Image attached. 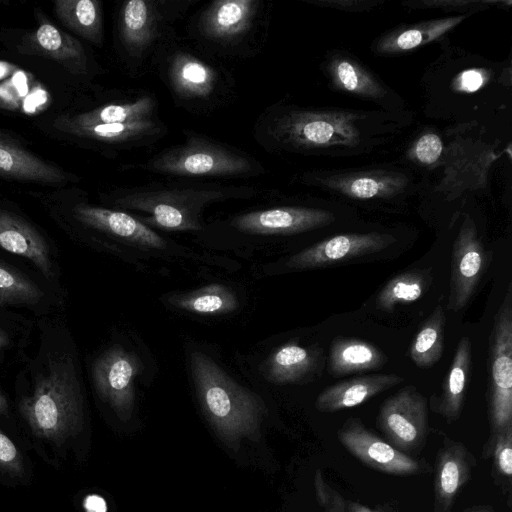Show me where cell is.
<instances>
[{
  "label": "cell",
  "mask_w": 512,
  "mask_h": 512,
  "mask_svg": "<svg viewBox=\"0 0 512 512\" xmlns=\"http://www.w3.org/2000/svg\"><path fill=\"white\" fill-rule=\"evenodd\" d=\"M161 4L152 0H129L123 4L120 37L131 57L143 56L159 38L167 16L171 15Z\"/></svg>",
  "instance_id": "17"
},
{
  "label": "cell",
  "mask_w": 512,
  "mask_h": 512,
  "mask_svg": "<svg viewBox=\"0 0 512 512\" xmlns=\"http://www.w3.org/2000/svg\"><path fill=\"white\" fill-rule=\"evenodd\" d=\"M429 286L428 275L422 271L405 272L392 278L377 297L380 309L391 312L397 304L417 301Z\"/></svg>",
  "instance_id": "35"
},
{
  "label": "cell",
  "mask_w": 512,
  "mask_h": 512,
  "mask_svg": "<svg viewBox=\"0 0 512 512\" xmlns=\"http://www.w3.org/2000/svg\"><path fill=\"white\" fill-rule=\"evenodd\" d=\"M476 464L475 456L462 442L444 437L435 459L433 512L451 511Z\"/></svg>",
  "instance_id": "16"
},
{
  "label": "cell",
  "mask_w": 512,
  "mask_h": 512,
  "mask_svg": "<svg viewBox=\"0 0 512 512\" xmlns=\"http://www.w3.org/2000/svg\"><path fill=\"white\" fill-rule=\"evenodd\" d=\"M319 348L303 347L289 342L278 348L266 364V378L277 384L297 383L311 378L320 368Z\"/></svg>",
  "instance_id": "26"
},
{
  "label": "cell",
  "mask_w": 512,
  "mask_h": 512,
  "mask_svg": "<svg viewBox=\"0 0 512 512\" xmlns=\"http://www.w3.org/2000/svg\"><path fill=\"white\" fill-rule=\"evenodd\" d=\"M337 438L355 458L381 473L409 476L431 470L426 460L398 450L369 430L359 418H348L338 429Z\"/></svg>",
  "instance_id": "10"
},
{
  "label": "cell",
  "mask_w": 512,
  "mask_h": 512,
  "mask_svg": "<svg viewBox=\"0 0 512 512\" xmlns=\"http://www.w3.org/2000/svg\"><path fill=\"white\" fill-rule=\"evenodd\" d=\"M79 137L90 138L110 144H140L149 138H156L164 131L156 119L133 123H111L90 126H73L59 129Z\"/></svg>",
  "instance_id": "29"
},
{
  "label": "cell",
  "mask_w": 512,
  "mask_h": 512,
  "mask_svg": "<svg viewBox=\"0 0 512 512\" xmlns=\"http://www.w3.org/2000/svg\"><path fill=\"white\" fill-rule=\"evenodd\" d=\"M505 4L511 5V1L501 0H420V1H406L402 5L414 9H442L447 11H458L462 13H476L483 9H488L489 6Z\"/></svg>",
  "instance_id": "39"
},
{
  "label": "cell",
  "mask_w": 512,
  "mask_h": 512,
  "mask_svg": "<svg viewBox=\"0 0 512 512\" xmlns=\"http://www.w3.org/2000/svg\"><path fill=\"white\" fill-rule=\"evenodd\" d=\"M257 0H217L202 12L198 28L211 41L228 44L247 34L259 11Z\"/></svg>",
  "instance_id": "18"
},
{
  "label": "cell",
  "mask_w": 512,
  "mask_h": 512,
  "mask_svg": "<svg viewBox=\"0 0 512 512\" xmlns=\"http://www.w3.org/2000/svg\"><path fill=\"white\" fill-rule=\"evenodd\" d=\"M473 14L462 13L412 24H401L378 36L373 41L371 50L379 56H395L413 51L434 41L441 40Z\"/></svg>",
  "instance_id": "19"
},
{
  "label": "cell",
  "mask_w": 512,
  "mask_h": 512,
  "mask_svg": "<svg viewBox=\"0 0 512 512\" xmlns=\"http://www.w3.org/2000/svg\"><path fill=\"white\" fill-rule=\"evenodd\" d=\"M143 169L176 177H248L264 172L253 157L198 134L155 155Z\"/></svg>",
  "instance_id": "7"
},
{
  "label": "cell",
  "mask_w": 512,
  "mask_h": 512,
  "mask_svg": "<svg viewBox=\"0 0 512 512\" xmlns=\"http://www.w3.org/2000/svg\"><path fill=\"white\" fill-rule=\"evenodd\" d=\"M35 42L41 52L65 64L78 73L86 71V56L81 43L59 31L50 23H44L35 32Z\"/></svg>",
  "instance_id": "31"
},
{
  "label": "cell",
  "mask_w": 512,
  "mask_h": 512,
  "mask_svg": "<svg viewBox=\"0 0 512 512\" xmlns=\"http://www.w3.org/2000/svg\"><path fill=\"white\" fill-rule=\"evenodd\" d=\"M472 344L469 337L460 339L438 397L431 402L434 412L448 423L459 419L467 384L471 375Z\"/></svg>",
  "instance_id": "22"
},
{
  "label": "cell",
  "mask_w": 512,
  "mask_h": 512,
  "mask_svg": "<svg viewBox=\"0 0 512 512\" xmlns=\"http://www.w3.org/2000/svg\"><path fill=\"white\" fill-rule=\"evenodd\" d=\"M9 345V336L0 325V355L2 351Z\"/></svg>",
  "instance_id": "43"
},
{
  "label": "cell",
  "mask_w": 512,
  "mask_h": 512,
  "mask_svg": "<svg viewBox=\"0 0 512 512\" xmlns=\"http://www.w3.org/2000/svg\"><path fill=\"white\" fill-rule=\"evenodd\" d=\"M445 313L438 305L421 325L410 348V357L420 368L435 365L443 353Z\"/></svg>",
  "instance_id": "33"
},
{
  "label": "cell",
  "mask_w": 512,
  "mask_h": 512,
  "mask_svg": "<svg viewBox=\"0 0 512 512\" xmlns=\"http://www.w3.org/2000/svg\"><path fill=\"white\" fill-rule=\"evenodd\" d=\"M83 507L86 512H107L106 501L96 494L86 496L83 501Z\"/></svg>",
  "instance_id": "42"
},
{
  "label": "cell",
  "mask_w": 512,
  "mask_h": 512,
  "mask_svg": "<svg viewBox=\"0 0 512 512\" xmlns=\"http://www.w3.org/2000/svg\"><path fill=\"white\" fill-rule=\"evenodd\" d=\"M173 303L182 310L198 314H225L238 308L234 292L220 284L208 285L181 295Z\"/></svg>",
  "instance_id": "34"
},
{
  "label": "cell",
  "mask_w": 512,
  "mask_h": 512,
  "mask_svg": "<svg viewBox=\"0 0 512 512\" xmlns=\"http://www.w3.org/2000/svg\"><path fill=\"white\" fill-rule=\"evenodd\" d=\"M377 420L388 442L398 450L407 454L424 447L428 435L427 400L414 386H405L387 398Z\"/></svg>",
  "instance_id": "11"
},
{
  "label": "cell",
  "mask_w": 512,
  "mask_h": 512,
  "mask_svg": "<svg viewBox=\"0 0 512 512\" xmlns=\"http://www.w3.org/2000/svg\"><path fill=\"white\" fill-rule=\"evenodd\" d=\"M43 296L39 287L14 268L0 262V306L32 304Z\"/></svg>",
  "instance_id": "37"
},
{
  "label": "cell",
  "mask_w": 512,
  "mask_h": 512,
  "mask_svg": "<svg viewBox=\"0 0 512 512\" xmlns=\"http://www.w3.org/2000/svg\"><path fill=\"white\" fill-rule=\"evenodd\" d=\"M488 418L490 434L512 426V289L494 317L489 348Z\"/></svg>",
  "instance_id": "8"
},
{
  "label": "cell",
  "mask_w": 512,
  "mask_h": 512,
  "mask_svg": "<svg viewBox=\"0 0 512 512\" xmlns=\"http://www.w3.org/2000/svg\"><path fill=\"white\" fill-rule=\"evenodd\" d=\"M485 263L486 252L476 224L471 215L465 213L452 249L449 310L457 312L467 305L481 279Z\"/></svg>",
  "instance_id": "14"
},
{
  "label": "cell",
  "mask_w": 512,
  "mask_h": 512,
  "mask_svg": "<svg viewBox=\"0 0 512 512\" xmlns=\"http://www.w3.org/2000/svg\"><path fill=\"white\" fill-rule=\"evenodd\" d=\"M300 181L305 186L359 203L402 201L419 187L412 169L394 164L310 170L301 175Z\"/></svg>",
  "instance_id": "6"
},
{
  "label": "cell",
  "mask_w": 512,
  "mask_h": 512,
  "mask_svg": "<svg viewBox=\"0 0 512 512\" xmlns=\"http://www.w3.org/2000/svg\"><path fill=\"white\" fill-rule=\"evenodd\" d=\"M463 512H494V510L489 505H476V506L467 508Z\"/></svg>",
  "instance_id": "44"
},
{
  "label": "cell",
  "mask_w": 512,
  "mask_h": 512,
  "mask_svg": "<svg viewBox=\"0 0 512 512\" xmlns=\"http://www.w3.org/2000/svg\"><path fill=\"white\" fill-rule=\"evenodd\" d=\"M156 101L149 95H144L134 101L108 104L94 110L73 116L59 118L55 125L58 129L73 126H90L111 123H133L154 119Z\"/></svg>",
  "instance_id": "27"
},
{
  "label": "cell",
  "mask_w": 512,
  "mask_h": 512,
  "mask_svg": "<svg viewBox=\"0 0 512 512\" xmlns=\"http://www.w3.org/2000/svg\"><path fill=\"white\" fill-rule=\"evenodd\" d=\"M404 380L395 374H373L326 387L316 398L318 411L331 413L365 403L374 396L396 386Z\"/></svg>",
  "instance_id": "21"
},
{
  "label": "cell",
  "mask_w": 512,
  "mask_h": 512,
  "mask_svg": "<svg viewBox=\"0 0 512 512\" xmlns=\"http://www.w3.org/2000/svg\"><path fill=\"white\" fill-rule=\"evenodd\" d=\"M0 246L31 260L46 277H51L49 248L43 237L18 216L0 211Z\"/></svg>",
  "instance_id": "24"
},
{
  "label": "cell",
  "mask_w": 512,
  "mask_h": 512,
  "mask_svg": "<svg viewBox=\"0 0 512 512\" xmlns=\"http://www.w3.org/2000/svg\"><path fill=\"white\" fill-rule=\"evenodd\" d=\"M76 218L130 244L150 249H164L167 242L140 219L126 212L85 204L74 208Z\"/></svg>",
  "instance_id": "20"
},
{
  "label": "cell",
  "mask_w": 512,
  "mask_h": 512,
  "mask_svg": "<svg viewBox=\"0 0 512 512\" xmlns=\"http://www.w3.org/2000/svg\"><path fill=\"white\" fill-rule=\"evenodd\" d=\"M246 186L214 184H150L117 192L114 202L121 208L139 211L142 222L166 230L200 229L201 211L209 204L231 198L253 196Z\"/></svg>",
  "instance_id": "4"
},
{
  "label": "cell",
  "mask_w": 512,
  "mask_h": 512,
  "mask_svg": "<svg viewBox=\"0 0 512 512\" xmlns=\"http://www.w3.org/2000/svg\"><path fill=\"white\" fill-rule=\"evenodd\" d=\"M387 356L363 339L337 337L330 345L328 371L334 377L380 369Z\"/></svg>",
  "instance_id": "25"
},
{
  "label": "cell",
  "mask_w": 512,
  "mask_h": 512,
  "mask_svg": "<svg viewBox=\"0 0 512 512\" xmlns=\"http://www.w3.org/2000/svg\"><path fill=\"white\" fill-rule=\"evenodd\" d=\"M484 459H491V476L510 507L512 502V426L489 434L482 450Z\"/></svg>",
  "instance_id": "32"
},
{
  "label": "cell",
  "mask_w": 512,
  "mask_h": 512,
  "mask_svg": "<svg viewBox=\"0 0 512 512\" xmlns=\"http://www.w3.org/2000/svg\"><path fill=\"white\" fill-rule=\"evenodd\" d=\"M191 371L203 413L217 437L234 450L243 439L255 438L266 412L263 400L202 352L192 353Z\"/></svg>",
  "instance_id": "3"
},
{
  "label": "cell",
  "mask_w": 512,
  "mask_h": 512,
  "mask_svg": "<svg viewBox=\"0 0 512 512\" xmlns=\"http://www.w3.org/2000/svg\"><path fill=\"white\" fill-rule=\"evenodd\" d=\"M168 80L172 91L187 100L205 99L217 86V73L196 56L178 51L168 64Z\"/></svg>",
  "instance_id": "23"
},
{
  "label": "cell",
  "mask_w": 512,
  "mask_h": 512,
  "mask_svg": "<svg viewBox=\"0 0 512 512\" xmlns=\"http://www.w3.org/2000/svg\"><path fill=\"white\" fill-rule=\"evenodd\" d=\"M307 3L346 12H368L383 4L380 0H306Z\"/></svg>",
  "instance_id": "40"
},
{
  "label": "cell",
  "mask_w": 512,
  "mask_h": 512,
  "mask_svg": "<svg viewBox=\"0 0 512 512\" xmlns=\"http://www.w3.org/2000/svg\"><path fill=\"white\" fill-rule=\"evenodd\" d=\"M421 78L428 117L488 132L511 104V64L446 46Z\"/></svg>",
  "instance_id": "2"
},
{
  "label": "cell",
  "mask_w": 512,
  "mask_h": 512,
  "mask_svg": "<svg viewBox=\"0 0 512 512\" xmlns=\"http://www.w3.org/2000/svg\"><path fill=\"white\" fill-rule=\"evenodd\" d=\"M337 219V212L329 207L295 205L243 213L231 225L248 234H297L327 227Z\"/></svg>",
  "instance_id": "13"
},
{
  "label": "cell",
  "mask_w": 512,
  "mask_h": 512,
  "mask_svg": "<svg viewBox=\"0 0 512 512\" xmlns=\"http://www.w3.org/2000/svg\"><path fill=\"white\" fill-rule=\"evenodd\" d=\"M58 18L75 33L100 44L102 41V15L96 0H58L55 2Z\"/></svg>",
  "instance_id": "30"
},
{
  "label": "cell",
  "mask_w": 512,
  "mask_h": 512,
  "mask_svg": "<svg viewBox=\"0 0 512 512\" xmlns=\"http://www.w3.org/2000/svg\"><path fill=\"white\" fill-rule=\"evenodd\" d=\"M0 176L43 183H59L65 180V174L57 167L2 139Z\"/></svg>",
  "instance_id": "28"
},
{
  "label": "cell",
  "mask_w": 512,
  "mask_h": 512,
  "mask_svg": "<svg viewBox=\"0 0 512 512\" xmlns=\"http://www.w3.org/2000/svg\"><path fill=\"white\" fill-rule=\"evenodd\" d=\"M313 487L316 501L324 512H397L388 505L370 507L345 497L326 481L319 469L314 473Z\"/></svg>",
  "instance_id": "36"
},
{
  "label": "cell",
  "mask_w": 512,
  "mask_h": 512,
  "mask_svg": "<svg viewBox=\"0 0 512 512\" xmlns=\"http://www.w3.org/2000/svg\"><path fill=\"white\" fill-rule=\"evenodd\" d=\"M20 412L31 430L39 437L62 442L77 433L83 413L79 384L70 357L49 363L31 395L22 398Z\"/></svg>",
  "instance_id": "5"
},
{
  "label": "cell",
  "mask_w": 512,
  "mask_h": 512,
  "mask_svg": "<svg viewBox=\"0 0 512 512\" xmlns=\"http://www.w3.org/2000/svg\"><path fill=\"white\" fill-rule=\"evenodd\" d=\"M397 239L390 233H342L317 242L292 255L286 267L294 270L316 269L339 261L373 254L386 249Z\"/></svg>",
  "instance_id": "15"
},
{
  "label": "cell",
  "mask_w": 512,
  "mask_h": 512,
  "mask_svg": "<svg viewBox=\"0 0 512 512\" xmlns=\"http://www.w3.org/2000/svg\"><path fill=\"white\" fill-rule=\"evenodd\" d=\"M319 66L328 86L336 92L369 102L377 109L389 112L408 110L400 94L349 51L330 49Z\"/></svg>",
  "instance_id": "9"
},
{
  "label": "cell",
  "mask_w": 512,
  "mask_h": 512,
  "mask_svg": "<svg viewBox=\"0 0 512 512\" xmlns=\"http://www.w3.org/2000/svg\"><path fill=\"white\" fill-rule=\"evenodd\" d=\"M444 152L443 136L434 128H424L414 137L405 152V158L409 166H413L429 171L434 169Z\"/></svg>",
  "instance_id": "38"
},
{
  "label": "cell",
  "mask_w": 512,
  "mask_h": 512,
  "mask_svg": "<svg viewBox=\"0 0 512 512\" xmlns=\"http://www.w3.org/2000/svg\"><path fill=\"white\" fill-rule=\"evenodd\" d=\"M0 468L11 472L22 471V461L19 451L11 439L0 431Z\"/></svg>",
  "instance_id": "41"
},
{
  "label": "cell",
  "mask_w": 512,
  "mask_h": 512,
  "mask_svg": "<svg viewBox=\"0 0 512 512\" xmlns=\"http://www.w3.org/2000/svg\"><path fill=\"white\" fill-rule=\"evenodd\" d=\"M138 357L120 346L106 350L93 365V380L97 392L122 421L132 416L134 379L140 372Z\"/></svg>",
  "instance_id": "12"
},
{
  "label": "cell",
  "mask_w": 512,
  "mask_h": 512,
  "mask_svg": "<svg viewBox=\"0 0 512 512\" xmlns=\"http://www.w3.org/2000/svg\"><path fill=\"white\" fill-rule=\"evenodd\" d=\"M7 409V401L0 391V414L4 413Z\"/></svg>",
  "instance_id": "45"
},
{
  "label": "cell",
  "mask_w": 512,
  "mask_h": 512,
  "mask_svg": "<svg viewBox=\"0 0 512 512\" xmlns=\"http://www.w3.org/2000/svg\"><path fill=\"white\" fill-rule=\"evenodd\" d=\"M414 122L411 111L275 105L259 121L265 149L305 156L369 155L394 142Z\"/></svg>",
  "instance_id": "1"
}]
</instances>
